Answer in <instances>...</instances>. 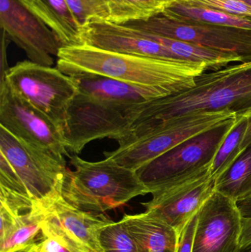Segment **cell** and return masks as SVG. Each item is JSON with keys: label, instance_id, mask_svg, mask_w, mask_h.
<instances>
[{"label": "cell", "instance_id": "1", "mask_svg": "<svg viewBox=\"0 0 251 252\" xmlns=\"http://www.w3.org/2000/svg\"><path fill=\"white\" fill-rule=\"evenodd\" d=\"M57 68L67 75L91 72L153 87L169 96L191 88L200 75L209 71L204 63L123 54L87 44L61 47Z\"/></svg>", "mask_w": 251, "mask_h": 252}, {"label": "cell", "instance_id": "2", "mask_svg": "<svg viewBox=\"0 0 251 252\" xmlns=\"http://www.w3.org/2000/svg\"><path fill=\"white\" fill-rule=\"evenodd\" d=\"M251 109V61L202 74L185 91L137 106L135 118L125 130H139L196 112Z\"/></svg>", "mask_w": 251, "mask_h": 252}, {"label": "cell", "instance_id": "3", "mask_svg": "<svg viewBox=\"0 0 251 252\" xmlns=\"http://www.w3.org/2000/svg\"><path fill=\"white\" fill-rule=\"evenodd\" d=\"M69 161L74 170L66 169L61 195L82 211L101 214L150 193L137 170L119 165L112 158L93 162L75 155Z\"/></svg>", "mask_w": 251, "mask_h": 252}, {"label": "cell", "instance_id": "4", "mask_svg": "<svg viewBox=\"0 0 251 252\" xmlns=\"http://www.w3.org/2000/svg\"><path fill=\"white\" fill-rule=\"evenodd\" d=\"M231 110L196 112L139 130H127L118 136L119 147L104 153L119 165L137 170L181 142L235 117Z\"/></svg>", "mask_w": 251, "mask_h": 252}, {"label": "cell", "instance_id": "5", "mask_svg": "<svg viewBox=\"0 0 251 252\" xmlns=\"http://www.w3.org/2000/svg\"><path fill=\"white\" fill-rule=\"evenodd\" d=\"M0 154L8 160L17 173L33 203L34 210L47 207L61 195L67 169L64 157L24 142L1 126Z\"/></svg>", "mask_w": 251, "mask_h": 252}, {"label": "cell", "instance_id": "6", "mask_svg": "<svg viewBox=\"0 0 251 252\" xmlns=\"http://www.w3.org/2000/svg\"><path fill=\"white\" fill-rule=\"evenodd\" d=\"M2 80L62 129L68 106L78 93L70 76L57 68L25 61L7 69Z\"/></svg>", "mask_w": 251, "mask_h": 252}, {"label": "cell", "instance_id": "7", "mask_svg": "<svg viewBox=\"0 0 251 252\" xmlns=\"http://www.w3.org/2000/svg\"><path fill=\"white\" fill-rule=\"evenodd\" d=\"M137 105L106 103L78 93L68 106L62 125L66 148L78 154L91 141L116 139L132 124Z\"/></svg>", "mask_w": 251, "mask_h": 252}, {"label": "cell", "instance_id": "8", "mask_svg": "<svg viewBox=\"0 0 251 252\" xmlns=\"http://www.w3.org/2000/svg\"><path fill=\"white\" fill-rule=\"evenodd\" d=\"M235 117L184 141L138 169L137 174L150 193L181 175L213 164L221 145L234 127Z\"/></svg>", "mask_w": 251, "mask_h": 252}, {"label": "cell", "instance_id": "9", "mask_svg": "<svg viewBox=\"0 0 251 252\" xmlns=\"http://www.w3.org/2000/svg\"><path fill=\"white\" fill-rule=\"evenodd\" d=\"M212 166L209 163L169 181L150 193V201L141 204L146 211L172 226L179 235L216 190Z\"/></svg>", "mask_w": 251, "mask_h": 252}, {"label": "cell", "instance_id": "10", "mask_svg": "<svg viewBox=\"0 0 251 252\" xmlns=\"http://www.w3.org/2000/svg\"><path fill=\"white\" fill-rule=\"evenodd\" d=\"M168 38L188 41L202 47L240 56L251 61V30L182 22L163 14L145 21L124 24Z\"/></svg>", "mask_w": 251, "mask_h": 252}, {"label": "cell", "instance_id": "11", "mask_svg": "<svg viewBox=\"0 0 251 252\" xmlns=\"http://www.w3.org/2000/svg\"><path fill=\"white\" fill-rule=\"evenodd\" d=\"M0 126L18 139L56 155L69 156L62 129L18 95L5 80L0 87Z\"/></svg>", "mask_w": 251, "mask_h": 252}, {"label": "cell", "instance_id": "12", "mask_svg": "<svg viewBox=\"0 0 251 252\" xmlns=\"http://www.w3.org/2000/svg\"><path fill=\"white\" fill-rule=\"evenodd\" d=\"M0 24L4 33L26 53L29 61L52 66L61 43L54 32L19 0H0Z\"/></svg>", "mask_w": 251, "mask_h": 252}, {"label": "cell", "instance_id": "13", "mask_svg": "<svg viewBox=\"0 0 251 252\" xmlns=\"http://www.w3.org/2000/svg\"><path fill=\"white\" fill-rule=\"evenodd\" d=\"M242 219L237 201L215 190L197 213L193 252H236Z\"/></svg>", "mask_w": 251, "mask_h": 252}, {"label": "cell", "instance_id": "14", "mask_svg": "<svg viewBox=\"0 0 251 252\" xmlns=\"http://www.w3.org/2000/svg\"><path fill=\"white\" fill-rule=\"evenodd\" d=\"M106 216L82 211L58 195L45 208L41 232L52 235L72 252H103L99 233Z\"/></svg>", "mask_w": 251, "mask_h": 252}, {"label": "cell", "instance_id": "15", "mask_svg": "<svg viewBox=\"0 0 251 252\" xmlns=\"http://www.w3.org/2000/svg\"><path fill=\"white\" fill-rule=\"evenodd\" d=\"M83 44L123 54L182 61L142 31L127 25L91 20L81 27Z\"/></svg>", "mask_w": 251, "mask_h": 252}, {"label": "cell", "instance_id": "16", "mask_svg": "<svg viewBox=\"0 0 251 252\" xmlns=\"http://www.w3.org/2000/svg\"><path fill=\"white\" fill-rule=\"evenodd\" d=\"M68 75L75 81L78 93L106 103L136 105L169 96L159 89L125 82L99 74L80 72Z\"/></svg>", "mask_w": 251, "mask_h": 252}, {"label": "cell", "instance_id": "17", "mask_svg": "<svg viewBox=\"0 0 251 252\" xmlns=\"http://www.w3.org/2000/svg\"><path fill=\"white\" fill-rule=\"evenodd\" d=\"M121 220L134 238L137 252H176V230L150 212L125 215Z\"/></svg>", "mask_w": 251, "mask_h": 252}, {"label": "cell", "instance_id": "18", "mask_svg": "<svg viewBox=\"0 0 251 252\" xmlns=\"http://www.w3.org/2000/svg\"><path fill=\"white\" fill-rule=\"evenodd\" d=\"M57 35L62 47L83 44L81 26L66 0H19Z\"/></svg>", "mask_w": 251, "mask_h": 252}, {"label": "cell", "instance_id": "19", "mask_svg": "<svg viewBox=\"0 0 251 252\" xmlns=\"http://www.w3.org/2000/svg\"><path fill=\"white\" fill-rule=\"evenodd\" d=\"M141 31L147 38L162 44L181 60L204 63L209 71L218 70L228 65L244 62L241 57L236 55L212 50L188 41Z\"/></svg>", "mask_w": 251, "mask_h": 252}, {"label": "cell", "instance_id": "20", "mask_svg": "<svg viewBox=\"0 0 251 252\" xmlns=\"http://www.w3.org/2000/svg\"><path fill=\"white\" fill-rule=\"evenodd\" d=\"M251 147V109L236 114L234 127L217 154L211 173L218 180Z\"/></svg>", "mask_w": 251, "mask_h": 252}, {"label": "cell", "instance_id": "21", "mask_svg": "<svg viewBox=\"0 0 251 252\" xmlns=\"http://www.w3.org/2000/svg\"><path fill=\"white\" fill-rule=\"evenodd\" d=\"M175 20L251 30V18L175 0L162 13Z\"/></svg>", "mask_w": 251, "mask_h": 252}, {"label": "cell", "instance_id": "22", "mask_svg": "<svg viewBox=\"0 0 251 252\" xmlns=\"http://www.w3.org/2000/svg\"><path fill=\"white\" fill-rule=\"evenodd\" d=\"M106 19L124 24L145 21L158 16L175 0H102Z\"/></svg>", "mask_w": 251, "mask_h": 252}, {"label": "cell", "instance_id": "23", "mask_svg": "<svg viewBox=\"0 0 251 252\" xmlns=\"http://www.w3.org/2000/svg\"><path fill=\"white\" fill-rule=\"evenodd\" d=\"M45 208L36 209L17 216L8 232L0 238V252L17 251L38 241L41 236Z\"/></svg>", "mask_w": 251, "mask_h": 252}, {"label": "cell", "instance_id": "24", "mask_svg": "<svg viewBox=\"0 0 251 252\" xmlns=\"http://www.w3.org/2000/svg\"><path fill=\"white\" fill-rule=\"evenodd\" d=\"M251 176V147L216 181L215 189L237 201L242 188Z\"/></svg>", "mask_w": 251, "mask_h": 252}, {"label": "cell", "instance_id": "25", "mask_svg": "<svg viewBox=\"0 0 251 252\" xmlns=\"http://www.w3.org/2000/svg\"><path fill=\"white\" fill-rule=\"evenodd\" d=\"M99 238L103 252H137L135 241L122 220L106 219L100 227Z\"/></svg>", "mask_w": 251, "mask_h": 252}, {"label": "cell", "instance_id": "26", "mask_svg": "<svg viewBox=\"0 0 251 252\" xmlns=\"http://www.w3.org/2000/svg\"><path fill=\"white\" fill-rule=\"evenodd\" d=\"M189 4L251 18V6L241 0H181Z\"/></svg>", "mask_w": 251, "mask_h": 252}, {"label": "cell", "instance_id": "27", "mask_svg": "<svg viewBox=\"0 0 251 252\" xmlns=\"http://www.w3.org/2000/svg\"><path fill=\"white\" fill-rule=\"evenodd\" d=\"M197 213L187 223L178 237L176 252H193Z\"/></svg>", "mask_w": 251, "mask_h": 252}, {"label": "cell", "instance_id": "28", "mask_svg": "<svg viewBox=\"0 0 251 252\" xmlns=\"http://www.w3.org/2000/svg\"><path fill=\"white\" fill-rule=\"evenodd\" d=\"M38 252H72L54 237L43 232H41V238L38 241Z\"/></svg>", "mask_w": 251, "mask_h": 252}, {"label": "cell", "instance_id": "29", "mask_svg": "<svg viewBox=\"0 0 251 252\" xmlns=\"http://www.w3.org/2000/svg\"><path fill=\"white\" fill-rule=\"evenodd\" d=\"M237 206L242 217L251 218V195L242 201H237Z\"/></svg>", "mask_w": 251, "mask_h": 252}, {"label": "cell", "instance_id": "30", "mask_svg": "<svg viewBox=\"0 0 251 252\" xmlns=\"http://www.w3.org/2000/svg\"><path fill=\"white\" fill-rule=\"evenodd\" d=\"M250 195H251V176L250 178L248 179L247 182L245 183V185H243L237 201H242V200L248 198V197L250 196Z\"/></svg>", "mask_w": 251, "mask_h": 252}, {"label": "cell", "instance_id": "31", "mask_svg": "<svg viewBox=\"0 0 251 252\" xmlns=\"http://www.w3.org/2000/svg\"><path fill=\"white\" fill-rule=\"evenodd\" d=\"M38 241L13 252H38Z\"/></svg>", "mask_w": 251, "mask_h": 252}, {"label": "cell", "instance_id": "32", "mask_svg": "<svg viewBox=\"0 0 251 252\" xmlns=\"http://www.w3.org/2000/svg\"><path fill=\"white\" fill-rule=\"evenodd\" d=\"M236 252H251V241L244 245L240 246V248Z\"/></svg>", "mask_w": 251, "mask_h": 252}, {"label": "cell", "instance_id": "33", "mask_svg": "<svg viewBox=\"0 0 251 252\" xmlns=\"http://www.w3.org/2000/svg\"><path fill=\"white\" fill-rule=\"evenodd\" d=\"M241 1L247 3L248 4H249V5L251 6V0H241Z\"/></svg>", "mask_w": 251, "mask_h": 252}]
</instances>
